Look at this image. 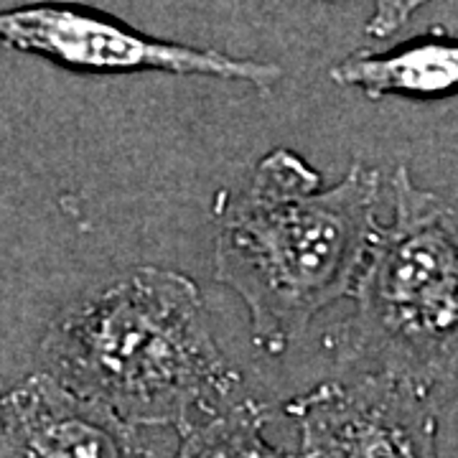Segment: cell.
I'll list each match as a JSON object with an SVG mask.
<instances>
[{"instance_id": "cell-1", "label": "cell", "mask_w": 458, "mask_h": 458, "mask_svg": "<svg viewBox=\"0 0 458 458\" xmlns=\"http://www.w3.org/2000/svg\"><path fill=\"white\" fill-rule=\"evenodd\" d=\"M379 171L361 161L334 186L291 148L270 150L219 201L214 278L242 298L252 339L283 354L316 313L352 295L375 245Z\"/></svg>"}, {"instance_id": "cell-2", "label": "cell", "mask_w": 458, "mask_h": 458, "mask_svg": "<svg viewBox=\"0 0 458 458\" xmlns=\"http://www.w3.org/2000/svg\"><path fill=\"white\" fill-rule=\"evenodd\" d=\"M44 372L135 426L186 430L232 405L240 372L199 285L146 265L69 306L41 342Z\"/></svg>"}, {"instance_id": "cell-3", "label": "cell", "mask_w": 458, "mask_h": 458, "mask_svg": "<svg viewBox=\"0 0 458 458\" xmlns=\"http://www.w3.org/2000/svg\"><path fill=\"white\" fill-rule=\"evenodd\" d=\"M394 214L352 291L334 354L346 372L412 382L426 393L458 385V207L420 189L405 165L393 176Z\"/></svg>"}, {"instance_id": "cell-4", "label": "cell", "mask_w": 458, "mask_h": 458, "mask_svg": "<svg viewBox=\"0 0 458 458\" xmlns=\"http://www.w3.org/2000/svg\"><path fill=\"white\" fill-rule=\"evenodd\" d=\"M0 44L80 74L164 72L245 82L260 89H270L283 80V66L273 62L234 59L222 51L165 41L77 3L3 8Z\"/></svg>"}, {"instance_id": "cell-5", "label": "cell", "mask_w": 458, "mask_h": 458, "mask_svg": "<svg viewBox=\"0 0 458 458\" xmlns=\"http://www.w3.org/2000/svg\"><path fill=\"white\" fill-rule=\"evenodd\" d=\"M291 400L306 458H438L433 394L387 375L349 372Z\"/></svg>"}, {"instance_id": "cell-6", "label": "cell", "mask_w": 458, "mask_h": 458, "mask_svg": "<svg viewBox=\"0 0 458 458\" xmlns=\"http://www.w3.org/2000/svg\"><path fill=\"white\" fill-rule=\"evenodd\" d=\"M0 458H150L131 423L49 372L0 393Z\"/></svg>"}, {"instance_id": "cell-7", "label": "cell", "mask_w": 458, "mask_h": 458, "mask_svg": "<svg viewBox=\"0 0 458 458\" xmlns=\"http://www.w3.org/2000/svg\"><path fill=\"white\" fill-rule=\"evenodd\" d=\"M328 77L369 99L454 98L458 95V38L433 29L387 51H357L331 66Z\"/></svg>"}, {"instance_id": "cell-8", "label": "cell", "mask_w": 458, "mask_h": 458, "mask_svg": "<svg viewBox=\"0 0 458 458\" xmlns=\"http://www.w3.org/2000/svg\"><path fill=\"white\" fill-rule=\"evenodd\" d=\"M267 408L255 400L232 403L181 430L179 454L174 458H306L285 454L265 438Z\"/></svg>"}, {"instance_id": "cell-9", "label": "cell", "mask_w": 458, "mask_h": 458, "mask_svg": "<svg viewBox=\"0 0 458 458\" xmlns=\"http://www.w3.org/2000/svg\"><path fill=\"white\" fill-rule=\"evenodd\" d=\"M426 3L430 0H375L372 16L367 21L364 31L372 38H387L394 31H400Z\"/></svg>"}, {"instance_id": "cell-10", "label": "cell", "mask_w": 458, "mask_h": 458, "mask_svg": "<svg viewBox=\"0 0 458 458\" xmlns=\"http://www.w3.org/2000/svg\"><path fill=\"white\" fill-rule=\"evenodd\" d=\"M331 3H336V0H331Z\"/></svg>"}]
</instances>
